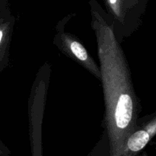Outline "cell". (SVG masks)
I'll return each mask as SVG.
<instances>
[{
    "label": "cell",
    "mask_w": 156,
    "mask_h": 156,
    "mask_svg": "<svg viewBox=\"0 0 156 156\" xmlns=\"http://www.w3.org/2000/svg\"><path fill=\"white\" fill-rule=\"evenodd\" d=\"M96 37L106 106L107 156H129L125 144L136 129L138 101L126 59L111 27L99 25Z\"/></svg>",
    "instance_id": "6da1fadb"
},
{
    "label": "cell",
    "mask_w": 156,
    "mask_h": 156,
    "mask_svg": "<svg viewBox=\"0 0 156 156\" xmlns=\"http://www.w3.org/2000/svg\"><path fill=\"white\" fill-rule=\"evenodd\" d=\"M59 48L66 55L78 61L82 66L90 71L94 76L101 80L100 68L94 62L83 45L73 35L67 33H60L56 37Z\"/></svg>",
    "instance_id": "7a4b0ae2"
},
{
    "label": "cell",
    "mask_w": 156,
    "mask_h": 156,
    "mask_svg": "<svg viewBox=\"0 0 156 156\" xmlns=\"http://www.w3.org/2000/svg\"><path fill=\"white\" fill-rule=\"evenodd\" d=\"M12 37V24L5 18H0V73L8 62L9 46Z\"/></svg>",
    "instance_id": "3957f363"
},
{
    "label": "cell",
    "mask_w": 156,
    "mask_h": 156,
    "mask_svg": "<svg viewBox=\"0 0 156 156\" xmlns=\"http://www.w3.org/2000/svg\"><path fill=\"white\" fill-rule=\"evenodd\" d=\"M151 136L146 129H139L133 133L126 141V149L129 156H136L146 147Z\"/></svg>",
    "instance_id": "277c9868"
},
{
    "label": "cell",
    "mask_w": 156,
    "mask_h": 156,
    "mask_svg": "<svg viewBox=\"0 0 156 156\" xmlns=\"http://www.w3.org/2000/svg\"><path fill=\"white\" fill-rule=\"evenodd\" d=\"M40 136L37 139L34 136L32 139V156H43L42 155V147H41V141Z\"/></svg>",
    "instance_id": "5b68a950"
},
{
    "label": "cell",
    "mask_w": 156,
    "mask_h": 156,
    "mask_svg": "<svg viewBox=\"0 0 156 156\" xmlns=\"http://www.w3.org/2000/svg\"><path fill=\"white\" fill-rule=\"evenodd\" d=\"M11 152L5 146V145L0 141V156H10Z\"/></svg>",
    "instance_id": "8992f818"
},
{
    "label": "cell",
    "mask_w": 156,
    "mask_h": 156,
    "mask_svg": "<svg viewBox=\"0 0 156 156\" xmlns=\"http://www.w3.org/2000/svg\"><path fill=\"white\" fill-rule=\"evenodd\" d=\"M117 0H109L110 3H111V5H115L116 3H117Z\"/></svg>",
    "instance_id": "52a82bcc"
}]
</instances>
